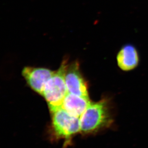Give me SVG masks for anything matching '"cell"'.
<instances>
[{"instance_id": "obj_4", "label": "cell", "mask_w": 148, "mask_h": 148, "mask_svg": "<svg viewBox=\"0 0 148 148\" xmlns=\"http://www.w3.org/2000/svg\"><path fill=\"white\" fill-rule=\"evenodd\" d=\"M55 71L42 67H25L22 75L32 90L42 95L46 85Z\"/></svg>"}, {"instance_id": "obj_7", "label": "cell", "mask_w": 148, "mask_h": 148, "mask_svg": "<svg viewBox=\"0 0 148 148\" xmlns=\"http://www.w3.org/2000/svg\"><path fill=\"white\" fill-rule=\"evenodd\" d=\"M90 103L89 98L68 93L63 101L62 107L72 115L79 117Z\"/></svg>"}, {"instance_id": "obj_6", "label": "cell", "mask_w": 148, "mask_h": 148, "mask_svg": "<svg viewBox=\"0 0 148 148\" xmlns=\"http://www.w3.org/2000/svg\"><path fill=\"white\" fill-rule=\"evenodd\" d=\"M117 64L124 71H130L135 69L140 62V57L137 49L130 44L121 49L117 56Z\"/></svg>"}, {"instance_id": "obj_1", "label": "cell", "mask_w": 148, "mask_h": 148, "mask_svg": "<svg viewBox=\"0 0 148 148\" xmlns=\"http://www.w3.org/2000/svg\"><path fill=\"white\" fill-rule=\"evenodd\" d=\"M68 66L67 60H64L59 69L49 80L44 88L42 96L47 101L50 111L62 107L63 101L68 93L65 81Z\"/></svg>"}, {"instance_id": "obj_2", "label": "cell", "mask_w": 148, "mask_h": 148, "mask_svg": "<svg viewBox=\"0 0 148 148\" xmlns=\"http://www.w3.org/2000/svg\"><path fill=\"white\" fill-rule=\"evenodd\" d=\"M109 121L106 101L90 103L80 116V130L84 133L95 131L108 124Z\"/></svg>"}, {"instance_id": "obj_3", "label": "cell", "mask_w": 148, "mask_h": 148, "mask_svg": "<svg viewBox=\"0 0 148 148\" xmlns=\"http://www.w3.org/2000/svg\"><path fill=\"white\" fill-rule=\"evenodd\" d=\"M52 126L56 135L67 138L80 131L79 117L72 115L62 107L51 111Z\"/></svg>"}, {"instance_id": "obj_5", "label": "cell", "mask_w": 148, "mask_h": 148, "mask_svg": "<svg viewBox=\"0 0 148 148\" xmlns=\"http://www.w3.org/2000/svg\"><path fill=\"white\" fill-rule=\"evenodd\" d=\"M65 81L68 93L89 98L87 83L80 72L78 62H73L68 66Z\"/></svg>"}]
</instances>
